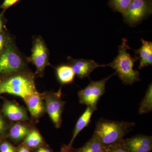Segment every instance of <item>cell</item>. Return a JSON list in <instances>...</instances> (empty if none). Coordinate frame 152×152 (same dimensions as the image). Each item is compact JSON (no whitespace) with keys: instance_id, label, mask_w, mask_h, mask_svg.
Segmentation results:
<instances>
[{"instance_id":"obj_1","label":"cell","mask_w":152,"mask_h":152,"mask_svg":"<svg viewBox=\"0 0 152 152\" xmlns=\"http://www.w3.org/2000/svg\"><path fill=\"white\" fill-rule=\"evenodd\" d=\"M35 77V75L28 69L0 79V95L8 94L24 99L27 96L38 92Z\"/></svg>"},{"instance_id":"obj_2","label":"cell","mask_w":152,"mask_h":152,"mask_svg":"<svg viewBox=\"0 0 152 152\" xmlns=\"http://www.w3.org/2000/svg\"><path fill=\"white\" fill-rule=\"evenodd\" d=\"M135 123L101 119L96 124L93 136L107 147L121 142L124 137L132 130Z\"/></svg>"},{"instance_id":"obj_3","label":"cell","mask_w":152,"mask_h":152,"mask_svg":"<svg viewBox=\"0 0 152 152\" xmlns=\"http://www.w3.org/2000/svg\"><path fill=\"white\" fill-rule=\"evenodd\" d=\"M129 49L131 48L127 44V40L124 38L122 42L119 46L118 56L112 62L107 64V66L110 67L115 71L116 75L126 85H132L141 80L140 72L134 69L137 59L128 53Z\"/></svg>"},{"instance_id":"obj_4","label":"cell","mask_w":152,"mask_h":152,"mask_svg":"<svg viewBox=\"0 0 152 152\" xmlns=\"http://www.w3.org/2000/svg\"><path fill=\"white\" fill-rule=\"evenodd\" d=\"M28 63L27 57L22 54L11 37L5 48L0 53V79L28 70Z\"/></svg>"},{"instance_id":"obj_5","label":"cell","mask_w":152,"mask_h":152,"mask_svg":"<svg viewBox=\"0 0 152 152\" xmlns=\"http://www.w3.org/2000/svg\"><path fill=\"white\" fill-rule=\"evenodd\" d=\"M33 40L31 54L29 57H27V60L28 62L31 63L35 66L37 69L35 75H37L42 77L46 67L50 65L49 49L41 36H35Z\"/></svg>"},{"instance_id":"obj_6","label":"cell","mask_w":152,"mask_h":152,"mask_svg":"<svg viewBox=\"0 0 152 152\" xmlns=\"http://www.w3.org/2000/svg\"><path fill=\"white\" fill-rule=\"evenodd\" d=\"M62 87L56 92H45L41 94L45 103L46 112L55 127L59 129L61 126L62 115L66 102L62 99Z\"/></svg>"},{"instance_id":"obj_7","label":"cell","mask_w":152,"mask_h":152,"mask_svg":"<svg viewBox=\"0 0 152 152\" xmlns=\"http://www.w3.org/2000/svg\"><path fill=\"white\" fill-rule=\"evenodd\" d=\"M115 75L114 73L101 80L91 81L86 87L78 92L79 103L97 108L98 102L105 92L106 83Z\"/></svg>"},{"instance_id":"obj_8","label":"cell","mask_w":152,"mask_h":152,"mask_svg":"<svg viewBox=\"0 0 152 152\" xmlns=\"http://www.w3.org/2000/svg\"><path fill=\"white\" fill-rule=\"evenodd\" d=\"M152 13V0H133L123 14L124 21L130 26L140 23Z\"/></svg>"},{"instance_id":"obj_9","label":"cell","mask_w":152,"mask_h":152,"mask_svg":"<svg viewBox=\"0 0 152 152\" xmlns=\"http://www.w3.org/2000/svg\"><path fill=\"white\" fill-rule=\"evenodd\" d=\"M68 64L71 66L75 75L80 79L89 78L95 69L107 66V65L99 64L94 60L74 59L68 57Z\"/></svg>"},{"instance_id":"obj_10","label":"cell","mask_w":152,"mask_h":152,"mask_svg":"<svg viewBox=\"0 0 152 152\" xmlns=\"http://www.w3.org/2000/svg\"><path fill=\"white\" fill-rule=\"evenodd\" d=\"M123 145L129 152H150L152 150V136L137 135L124 140Z\"/></svg>"},{"instance_id":"obj_11","label":"cell","mask_w":152,"mask_h":152,"mask_svg":"<svg viewBox=\"0 0 152 152\" xmlns=\"http://www.w3.org/2000/svg\"><path fill=\"white\" fill-rule=\"evenodd\" d=\"M2 113L4 116L12 121L27 122L30 120L26 110L12 101H4Z\"/></svg>"},{"instance_id":"obj_12","label":"cell","mask_w":152,"mask_h":152,"mask_svg":"<svg viewBox=\"0 0 152 152\" xmlns=\"http://www.w3.org/2000/svg\"><path fill=\"white\" fill-rule=\"evenodd\" d=\"M23 100L33 119L37 121L46 112L45 103L39 92L27 96Z\"/></svg>"},{"instance_id":"obj_13","label":"cell","mask_w":152,"mask_h":152,"mask_svg":"<svg viewBox=\"0 0 152 152\" xmlns=\"http://www.w3.org/2000/svg\"><path fill=\"white\" fill-rule=\"evenodd\" d=\"M33 128L27 122H16L9 129L7 136L14 142L23 141Z\"/></svg>"},{"instance_id":"obj_14","label":"cell","mask_w":152,"mask_h":152,"mask_svg":"<svg viewBox=\"0 0 152 152\" xmlns=\"http://www.w3.org/2000/svg\"><path fill=\"white\" fill-rule=\"evenodd\" d=\"M142 46L137 50H134V57L137 61L140 60L139 69L152 64V42L142 39Z\"/></svg>"},{"instance_id":"obj_15","label":"cell","mask_w":152,"mask_h":152,"mask_svg":"<svg viewBox=\"0 0 152 152\" xmlns=\"http://www.w3.org/2000/svg\"><path fill=\"white\" fill-rule=\"evenodd\" d=\"M97 108L94 107L92 106H87L86 110L80 117L76 123L75 127L73 133L72 137L71 139L70 142L68 145L69 146H72L74 140L77 136L90 124L92 115L94 112L96 110Z\"/></svg>"},{"instance_id":"obj_16","label":"cell","mask_w":152,"mask_h":152,"mask_svg":"<svg viewBox=\"0 0 152 152\" xmlns=\"http://www.w3.org/2000/svg\"><path fill=\"white\" fill-rule=\"evenodd\" d=\"M108 147L105 146L94 136L83 146L75 149L72 147L70 152H107Z\"/></svg>"},{"instance_id":"obj_17","label":"cell","mask_w":152,"mask_h":152,"mask_svg":"<svg viewBox=\"0 0 152 152\" xmlns=\"http://www.w3.org/2000/svg\"><path fill=\"white\" fill-rule=\"evenodd\" d=\"M22 144L30 150H34L45 145L43 138L39 132L35 128H33L31 130Z\"/></svg>"},{"instance_id":"obj_18","label":"cell","mask_w":152,"mask_h":152,"mask_svg":"<svg viewBox=\"0 0 152 152\" xmlns=\"http://www.w3.org/2000/svg\"><path fill=\"white\" fill-rule=\"evenodd\" d=\"M56 74L58 80L62 85L72 83L75 76L72 69L69 64L61 65L57 67Z\"/></svg>"},{"instance_id":"obj_19","label":"cell","mask_w":152,"mask_h":152,"mask_svg":"<svg viewBox=\"0 0 152 152\" xmlns=\"http://www.w3.org/2000/svg\"><path fill=\"white\" fill-rule=\"evenodd\" d=\"M152 85L150 84L140 104L139 109L140 115L147 113L152 111Z\"/></svg>"},{"instance_id":"obj_20","label":"cell","mask_w":152,"mask_h":152,"mask_svg":"<svg viewBox=\"0 0 152 152\" xmlns=\"http://www.w3.org/2000/svg\"><path fill=\"white\" fill-rule=\"evenodd\" d=\"M133 0H109V5L115 12L123 14Z\"/></svg>"},{"instance_id":"obj_21","label":"cell","mask_w":152,"mask_h":152,"mask_svg":"<svg viewBox=\"0 0 152 152\" xmlns=\"http://www.w3.org/2000/svg\"><path fill=\"white\" fill-rule=\"evenodd\" d=\"M11 37L7 29L0 32V53L5 48Z\"/></svg>"},{"instance_id":"obj_22","label":"cell","mask_w":152,"mask_h":152,"mask_svg":"<svg viewBox=\"0 0 152 152\" xmlns=\"http://www.w3.org/2000/svg\"><path fill=\"white\" fill-rule=\"evenodd\" d=\"M17 148L6 141L0 142V152H16Z\"/></svg>"},{"instance_id":"obj_23","label":"cell","mask_w":152,"mask_h":152,"mask_svg":"<svg viewBox=\"0 0 152 152\" xmlns=\"http://www.w3.org/2000/svg\"><path fill=\"white\" fill-rule=\"evenodd\" d=\"M7 129L5 121L0 113V142L2 141L3 139L7 135Z\"/></svg>"},{"instance_id":"obj_24","label":"cell","mask_w":152,"mask_h":152,"mask_svg":"<svg viewBox=\"0 0 152 152\" xmlns=\"http://www.w3.org/2000/svg\"><path fill=\"white\" fill-rule=\"evenodd\" d=\"M107 152H129L123 145L122 142L119 143L108 147Z\"/></svg>"},{"instance_id":"obj_25","label":"cell","mask_w":152,"mask_h":152,"mask_svg":"<svg viewBox=\"0 0 152 152\" xmlns=\"http://www.w3.org/2000/svg\"><path fill=\"white\" fill-rule=\"evenodd\" d=\"M19 0H4V2L1 6V8L3 10L5 11L10 7H12L16 3L18 2Z\"/></svg>"},{"instance_id":"obj_26","label":"cell","mask_w":152,"mask_h":152,"mask_svg":"<svg viewBox=\"0 0 152 152\" xmlns=\"http://www.w3.org/2000/svg\"><path fill=\"white\" fill-rule=\"evenodd\" d=\"M5 12L3 10L0 13V32L6 29V24L7 23L5 17Z\"/></svg>"},{"instance_id":"obj_27","label":"cell","mask_w":152,"mask_h":152,"mask_svg":"<svg viewBox=\"0 0 152 152\" xmlns=\"http://www.w3.org/2000/svg\"><path fill=\"white\" fill-rule=\"evenodd\" d=\"M34 151V152H52L51 150L45 145L35 149Z\"/></svg>"},{"instance_id":"obj_28","label":"cell","mask_w":152,"mask_h":152,"mask_svg":"<svg viewBox=\"0 0 152 152\" xmlns=\"http://www.w3.org/2000/svg\"><path fill=\"white\" fill-rule=\"evenodd\" d=\"M16 152H31V150L22 144L18 148H17Z\"/></svg>"},{"instance_id":"obj_29","label":"cell","mask_w":152,"mask_h":152,"mask_svg":"<svg viewBox=\"0 0 152 152\" xmlns=\"http://www.w3.org/2000/svg\"><path fill=\"white\" fill-rule=\"evenodd\" d=\"M72 147V146H70L69 145H63L61 148L60 152H70Z\"/></svg>"}]
</instances>
